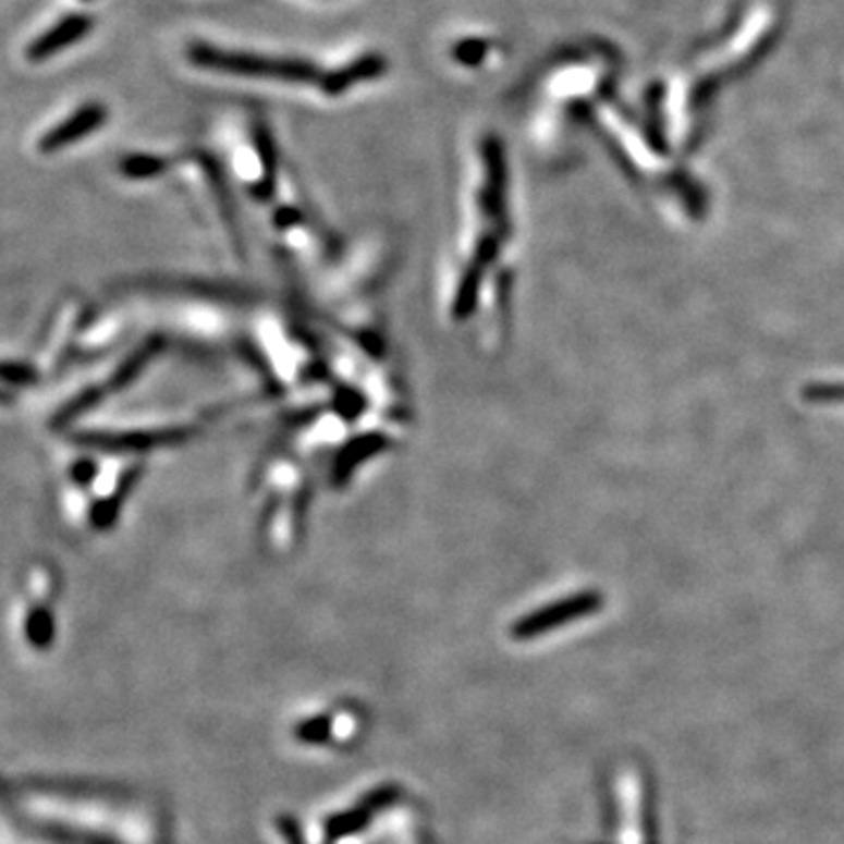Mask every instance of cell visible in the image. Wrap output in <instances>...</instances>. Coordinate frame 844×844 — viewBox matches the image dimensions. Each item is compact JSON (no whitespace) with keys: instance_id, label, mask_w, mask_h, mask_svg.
Wrapping results in <instances>:
<instances>
[{"instance_id":"6da1fadb","label":"cell","mask_w":844,"mask_h":844,"mask_svg":"<svg viewBox=\"0 0 844 844\" xmlns=\"http://www.w3.org/2000/svg\"><path fill=\"white\" fill-rule=\"evenodd\" d=\"M186 59L193 66L203 71L235 75V78L289 83V85H310V83L319 85L321 73H325L308 59L228 50L211 42H191L186 48Z\"/></svg>"},{"instance_id":"7a4b0ae2","label":"cell","mask_w":844,"mask_h":844,"mask_svg":"<svg viewBox=\"0 0 844 844\" xmlns=\"http://www.w3.org/2000/svg\"><path fill=\"white\" fill-rule=\"evenodd\" d=\"M617 844H657L648 779L626 767L617 779Z\"/></svg>"},{"instance_id":"3957f363","label":"cell","mask_w":844,"mask_h":844,"mask_svg":"<svg viewBox=\"0 0 844 844\" xmlns=\"http://www.w3.org/2000/svg\"><path fill=\"white\" fill-rule=\"evenodd\" d=\"M603 608V596L596 591H582L571 598H563V601L547 606L530 612V615L521 617L512 626V636L516 640H535L542 634L556 632L561 626H567L571 622H577L579 617H589L594 612Z\"/></svg>"},{"instance_id":"277c9868","label":"cell","mask_w":844,"mask_h":844,"mask_svg":"<svg viewBox=\"0 0 844 844\" xmlns=\"http://www.w3.org/2000/svg\"><path fill=\"white\" fill-rule=\"evenodd\" d=\"M399 793H402V791H399V786H392V784L378 786L371 793H366L355 807L341 811V815H333L327 821V828H325L327 842L333 844L338 840H345L350 835L362 833L364 828L371 823V819L382 815V811H386L390 805H394L399 800Z\"/></svg>"},{"instance_id":"5b68a950","label":"cell","mask_w":844,"mask_h":844,"mask_svg":"<svg viewBox=\"0 0 844 844\" xmlns=\"http://www.w3.org/2000/svg\"><path fill=\"white\" fill-rule=\"evenodd\" d=\"M91 26H95V22H91V17L85 12L66 14L64 20L52 24L48 30H42L38 38L30 40L26 45L24 54L30 64H42V61L64 52L66 48H71V45L81 42L89 34Z\"/></svg>"},{"instance_id":"8992f818","label":"cell","mask_w":844,"mask_h":844,"mask_svg":"<svg viewBox=\"0 0 844 844\" xmlns=\"http://www.w3.org/2000/svg\"><path fill=\"white\" fill-rule=\"evenodd\" d=\"M106 118H109V109L99 101H89L81 106L78 111H73L69 118H64L52 130L45 132L38 142L40 152H57L75 142H83L85 136L95 134Z\"/></svg>"},{"instance_id":"52a82bcc","label":"cell","mask_w":844,"mask_h":844,"mask_svg":"<svg viewBox=\"0 0 844 844\" xmlns=\"http://www.w3.org/2000/svg\"><path fill=\"white\" fill-rule=\"evenodd\" d=\"M388 71V61L382 54L371 52V54H362L357 59L347 61L341 69L325 71L319 78V87L325 95L329 97H343L347 89L378 81L382 73Z\"/></svg>"},{"instance_id":"ba28073f","label":"cell","mask_w":844,"mask_h":844,"mask_svg":"<svg viewBox=\"0 0 844 844\" xmlns=\"http://www.w3.org/2000/svg\"><path fill=\"white\" fill-rule=\"evenodd\" d=\"M52 617L45 610H34L26 622V636L34 648H48L52 643Z\"/></svg>"},{"instance_id":"9c48e42d","label":"cell","mask_w":844,"mask_h":844,"mask_svg":"<svg viewBox=\"0 0 844 844\" xmlns=\"http://www.w3.org/2000/svg\"><path fill=\"white\" fill-rule=\"evenodd\" d=\"M329 734H331V718L329 715H315L310 720H305V723L296 725V730H294V736L303 744H321V742L329 739Z\"/></svg>"},{"instance_id":"30bf717a","label":"cell","mask_w":844,"mask_h":844,"mask_svg":"<svg viewBox=\"0 0 844 844\" xmlns=\"http://www.w3.org/2000/svg\"><path fill=\"white\" fill-rule=\"evenodd\" d=\"M488 50V45L484 40L469 38V40H460L453 48L455 61H460L463 66H477L484 61V54Z\"/></svg>"},{"instance_id":"8fae6325","label":"cell","mask_w":844,"mask_h":844,"mask_svg":"<svg viewBox=\"0 0 844 844\" xmlns=\"http://www.w3.org/2000/svg\"><path fill=\"white\" fill-rule=\"evenodd\" d=\"M278 831L282 835L284 844H305L303 831H301V825H298V821L294 817H286V815L280 817L278 819Z\"/></svg>"}]
</instances>
